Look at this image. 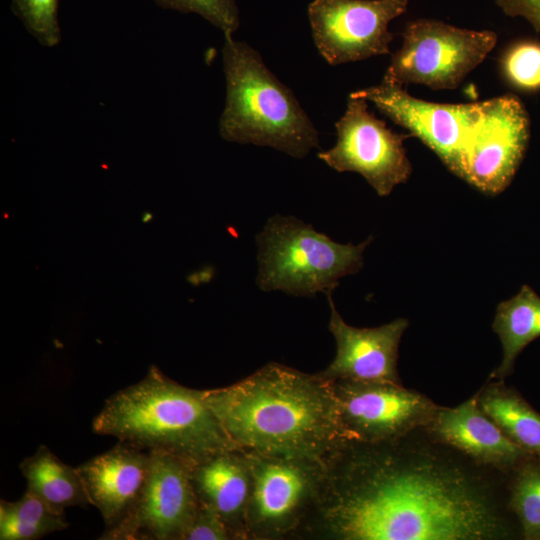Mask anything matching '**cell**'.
<instances>
[{
    "mask_svg": "<svg viewBox=\"0 0 540 540\" xmlns=\"http://www.w3.org/2000/svg\"><path fill=\"white\" fill-rule=\"evenodd\" d=\"M324 465L320 502L295 540L521 538L507 505L509 475L424 428L387 442H343Z\"/></svg>",
    "mask_w": 540,
    "mask_h": 540,
    "instance_id": "6da1fadb",
    "label": "cell"
},
{
    "mask_svg": "<svg viewBox=\"0 0 540 540\" xmlns=\"http://www.w3.org/2000/svg\"><path fill=\"white\" fill-rule=\"evenodd\" d=\"M372 102L395 124L433 150L443 164L480 191L496 195L511 183L527 149L530 120L512 94L441 104L387 82L350 93Z\"/></svg>",
    "mask_w": 540,
    "mask_h": 540,
    "instance_id": "7a4b0ae2",
    "label": "cell"
},
{
    "mask_svg": "<svg viewBox=\"0 0 540 540\" xmlns=\"http://www.w3.org/2000/svg\"><path fill=\"white\" fill-rule=\"evenodd\" d=\"M203 396L244 451L324 462L344 442L331 384L317 373L270 362Z\"/></svg>",
    "mask_w": 540,
    "mask_h": 540,
    "instance_id": "3957f363",
    "label": "cell"
},
{
    "mask_svg": "<svg viewBox=\"0 0 540 540\" xmlns=\"http://www.w3.org/2000/svg\"><path fill=\"white\" fill-rule=\"evenodd\" d=\"M92 430L192 464L236 448L205 401L203 390L180 385L156 366L140 382L110 396L94 418Z\"/></svg>",
    "mask_w": 540,
    "mask_h": 540,
    "instance_id": "277c9868",
    "label": "cell"
},
{
    "mask_svg": "<svg viewBox=\"0 0 540 540\" xmlns=\"http://www.w3.org/2000/svg\"><path fill=\"white\" fill-rule=\"evenodd\" d=\"M224 38L226 102L219 120L220 136L229 142L271 147L295 158H304L319 147L314 124L261 55L233 35Z\"/></svg>",
    "mask_w": 540,
    "mask_h": 540,
    "instance_id": "5b68a950",
    "label": "cell"
},
{
    "mask_svg": "<svg viewBox=\"0 0 540 540\" xmlns=\"http://www.w3.org/2000/svg\"><path fill=\"white\" fill-rule=\"evenodd\" d=\"M371 241L337 243L296 217L274 215L256 236L257 285L293 296L330 294L342 277L360 271Z\"/></svg>",
    "mask_w": 540,
    "mask_h": 540,
    "instance_id": "8992f818",
    "label": "cell"
},
{
    "mask_svg": "<svg viewBox=\"0 0 540 540\" xmlns=\"http://www.w3.org/2000/svg\"><path fill=\"white\" fill-rule=\"evenodd\" d=\"M245 452L251 472L246 539L295 540L320 502L324 462Z\"/></svg>",
    "mask_w": 540,
    "mask_h": 540,
    "instance_id": "52a82bcc",
    "label": "cell"
},
{
    "mask_svg": "<svg viewBox=\"0 0 540 540\" xmlns=\"http://www.w3.org/2000/svg\"><path fill=\"white\" fill-rule=\"evenodd\" d=\"M402 37V47L392 55L382 81L433 90L457 88L497 43L493 31L460 28L435 19L408 22Z\"/></svg>",
    "mask_w": 540,
    "mask_h": 540,
    "instance_id": "ba28073f",
    "label": "cell"
},
{
    "mask_svg": "<svg viewBox=\"0 0 540 540\" xmlns=\"http://www.w3.org/2000/svg\"><path fill=\"white\" fill-rule=\"evenodd\" d=\"M344 442H387L423 428L439 407L402 384L340 379L329 381Z\"/></svg>",
    "mask_w": 540,
    "mask_h": 540,
    "instance_id": "9c48e42d",
    "label": "cell"
},
{
    "mask_svg": "<svg viewBox=\"0 0 540 540\" xmlns=\"http://www.w3.org/2000/svg\"><path fill=\"white\" fill-rule=\"evenodd\" d=\"M336 144L318 153V158L338 172L362 175L381 196L407 182L412 165L399 134L369 112L367 101L349 94L343 116L335 123Z\"/></svg>",
    "mask_w": 540,
    "mask_h": 540,
    "instance_id": "30bf717a",
    "label": "cell"
},
{
    "mask_svg": "<svg viewBox=\"0 0 540 540\" xmlns=\"http://www.w3.org/2000/svg\"><path fill=\"white\" fill-rule=\"evenodd\" d=\"M150 455L149 473L136 503L99 539H184L198 507L191 482L193 464L165 452L150 451Z\"/></svg>",
    "mask_w": 540,
    "mask_h": 540,
    "instance_id": "8fae6325",
    "label": "cell"
},
{
    "mask_svg": "<svg viewBox=\"0 0 540 540\" xmlns=\"http://www.w3.org/2000/svg\"><path fill=\"white\" fill-rule=\"evenodd\" d=\"M409 0H313L308 17L315 46L330 65L390 53L389 23Z\"/></svg>",
    "mask_w": 540,
    "mask_h": 540,
    "instance_id": "7c38bea8",
    "label": "cell"
},
{
    "mask_svg": "<svg viewBox=\"0 0 540 540\" xmlns=\"http://www.w3.org/2000/svg\"><path fill=\"white\" fill-rule=\"evenodd\" d=\"M330 306L328 329L336 342V355L328 367L317 374L327 381L340 379L402 384L397 363L399 345L409 322L397 318L373 328L347 324L327 294Z\"/></svg>",
    "mask_w": 540,
    "mask_h": 540,
    "instance_id": "4fadbf2b",
    "label": "cell"
},
{
    "mask_svg": "<svg viewBox=\"0 0 540 540\" xmlns=\"http://www.w3.org/2000/svg\"><path fill=\"white\" fill-rule=\"evenodd\" d=\"M423 428L474 463L506 475L533 457L515 445L481 409L476 394L456 407L440 406Z\"/></svg>",
    "mask_w": 540,
    "mask_h": 540,
    "instance_id": "5bb4252c",
    "label": "cell"
},
{
    "mask_svg": "<svg viewBox=\"0 0 540 540\" xmlns=\"http://www.w3.org/2000/svg\"><path fill=\"white\" fill-rule=\"evenodd\" d=\"M150 451L119 441L110 450L76 467L90 504L101 513L109 529L136 503L146 482Z\"/></svg>",
    "mask_w": 540,
    "mask_h": 540,
    "instance_id": "9a60e30c",
    "label": "cell"
},
{
    "mask_svg": "<svg viewBox=\"0 0 540 540\" xmlns=\"http://www.w3.org/2000/svg\"><path fill=\"white\" fill-rule=\"evenodd\" d=\"M191 482L197 501L218 513L231 540H247L251 472L246 452L228 449L193 464Z\"/></svg>",
    "mask_w": 540,
    "mask_h": 540,
    "instance_id": "2e32d148",
    "label": "cell"
},
{
    "mask_svg": "<svg viewBox=\"0 0 540 540\" xmlns=\"http://www.w3.org/2000/svg\"><path fill=\"white\" fill-rule=\"evenodd\" d=\"M492 327L501 342L502 359L490 378L505 381L519 354L540 337V296L523 285L515 296L497 306Z\"/></svg>",
    "mask_w": 540,
    "mask_h": 540,
    "instance_id": "e0dca14e",
    "label": "cell"
},
{
    "mask_svg": "<svg viewBox=\"0 0 540 540\" xmlns=\"http://www.w3.org/2000/svg\"><path fill=\"white\" fill-rule=\"evenodd\" d=\"M19 468L26 479L27 490L54 512L64 515L68 507L90 504L76 467L65 464L47 446L40 445Z\"/></svg>",
    "mask_w": 540,
    "mask_h": 540,
    "instance_id": "ac0fdd59",
    "label": "cell"
},
{
    "mask_svg": "<svg viewBox=\"0 0 540 540\" xmlns=\"http://www.w3.org/2000/svg\"><path fill=\"white\" fill-rule=\"evenodd\" d=\"M481 409L519 448L540 459V413L513 387L496 381L477 393Z\"/></svg>",
    "mask_w": 540,
    "mask_h": 540,
    "instance_id": "d6986e66",
    "label": "cell"
},
{
    "mask_svg": "<svg viewBox=\"0 0 540 540\" xmlns=\"http://www.w3.org/2000/svg\"><path fill=\"white\" fill-rule=\"evenodd\" d=\"M68 526L63 514L28 490L17 501H0L1 540H35Z\"/></svg>",
    "mask_w": 540,
    "mask_h": 540,
    "instance_id": "ffe728a7",
    "label": "cell"
},
{
    "mask_svg": "<svg viewBox=\"0 0 540 540\" xmlns=\"http://www.w3.org/2000/svg\"><path fill=\"white\" fill-rule=\"evenodd\" d=\"M507 505L521 538L540 540V459L529 457L510 473Z\"/></svg>",
    "mask_w": 540,
    "mask_h": 540,
    "instance_id": "44dd1931",
    "label": "cell"
},
{
    "mask_svg": "<svg viewBox=\"0 0 540 540\" xmlns=\"http://www.w3.org/2000/svg\"><path fill=\"white\" fill-rule=\"evenodd\" d=\"M11 8L41 45L54 47L60 42L58 0H12Z\"/></svg>",
    "mask_w": 540,
    "mask_h": 540,
    "instance_id": "7402d4cb",
    "label": "cell"
},
{
    "mask_svg": "<svg viewBox=\"0 0 540 540\" xmlns=\"http://www.w3.org/2000/svg\"><path fill=\"white\" fill-rule=\"evenodd\" d=\"M505 77L515 87L540 89V44L523 41L511 46L502 59Z\"/></svg>",
    "mask_w": 540,
    "mask_h": 540,
    "instance_id": "603a6c76",
    "label": "cell"
},
{
    "mask_svg": "<svg viewBox=\"0 0 540 540\" xmlns=\"http://www.w3.org/2000/svg\"><path fill=\"white\" fill-rule=\"evenodd\" d=\"M166 9L196 13L220 29L224 36L233 35L240 25L236 0H154Z\"/></svg>",
    "mask_w": 540,
    "mask_h": 540,
    "instance_id": "cb8c5ba5",
    "label": "cell"
},
{
    "mask_svg": "<svg viewBox=\"0 0 540 540\" xmlns=\"http://www.w3.org/2000/svg\"><path fill=\"white\" fill-rule=\"evenodd\" d=\"M183 540H231V536L218 513L198 502L196 514Z\"/></svg>",
    "mask_w": 540,
    "mask_h": 540,
    "instance_id": "d4e9b609",
    "label": "cell"
},
{
    "mask_svg": "<svg viewBox=\"0 0 540 540\" xmlns=\"http://www.w3.org/2000/svg\"><path fill=\"white\" fill-rule=\"evenodd\" d=\"M494 2L505 15L522 18L536 32H540V0H494Z\"/></svg>",
    "mask_w": 540,
    "mask_h": 540,
    "instance_id": "484cf974",
    "label": "cell"
},
{
    "mask_svg": "<svg viewBox=\"0 0 540 540\" xmlns=\"http://www.w3.org/2000/svg\"><path fill=\"white\" fill-rule=\"evenodd\" d=\"M153 218V215L149 212H145L142 216V221L147 223V222H150Z\"/></svg>",
    "mask_w": 540,
    "mask_h": 540,
    "instance_id": "4316f807",
    "label": "cell"
}]
</instances>
